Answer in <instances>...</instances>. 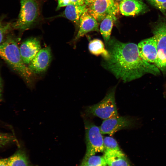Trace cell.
Masks as SVG:
<instances>
[{
	"label": "cell",
	"mask_w": 166,
	"mask_h": 166,
	"mask_svg": "<svg viewBox=\"0 0 166 166\" xmlns=\"http://www.w3.org/2000/svg\"><path fill=\"white\" fill-rule=\"evenodd\" d=\"M20 3L18 17L12 23V28L23 31L30 28L36 21L39 14V6L37 0H21Z\"/></svg>",
	"instance_id": "obj_3"
},
{
	"label": "cell",
	"mask_w": 166,
	"mask_h": 166,
	"mask_svg": "<svg viewBox=\"0 0 166 166\" xmlns=\"http://www.w3.org/2000/svg\"><path fill=\"white\" fill-rule=\"evenodd\" d=\"M109 166H130L124 154L118 156L104 155Z\"/></svg>",
	"instance_id": "obj_19"
},
{
	"label": "cell",
	"mask_w": 166,
	"mask_h": 166,
	"mask_svg": "<svg viewBox=\"0 0 166 166\" xmlns=\"http://www.w3.org/2000/svg\"><path fill=\"white\" fill-rule=\"evenodd\" d=\"M41 49L40 42L36 38H30L23 41L19 50L24 63L29 64Z\"/></svg>",
	"instance_id": "obj_12"
},
{
	"label": "cell",
	"mask_w": 166,
	"mask_h": 166,
	"mask_svg": "<svg viewBox=\"0 0 166 166\" xmlns=\"http://www.w3.org/2000/svg\"><path fill=\"white\" fill-rule=\"evenodd\" d=\"M0 57L29 86H33L35 75L23 61L16 38L8 34L0 45Z\"/></svg>",
	"instance_id": "obj_2"
},
{
	"label": "cell",
	"mask_w": 166,
	"mask_h": 166,
	"mask_svg": "<svg viewBox=\"0 0 166 166\" xmlns=\"http://www.w3.org/2000/svg\"><path fill=\"white\" fill-rule=\"evenodd\" d=\"M99 27V22L89 14L87 8L80 18L79 30L73 42L75 43L80 38L90 32H98Z\"/></svg>",
	"instance_id": "obj_11"
},
{
	"label": "cell",
	"mask_w": 166,
	"mask_h": 166,
	"mask_svg": "<svg viewBox=\"0 0 166 166\" xmlns=\"http://www.w3.org/2000/svg\"><path fill=\"white\" fill-rule=\"evenodd\" d=\"M87 8L89 14L99 23L109 13L119 10L114 0H96Z\"/></svg>",
	"instance_id": "obj_9"
},
{
	"label": "cell",
	"mask_w": 166,
	"mask_h": 166,
	"mask_svg": "<svg viewBox=\"0 0 166 166\" xmlns=\"http://www.w3.org/2000/svg\"><path fill=\"white\" fill-rule=\"evenodd\" d=\"M107 164L104 156L93 155L84 159L80 166H106Z\"/></svg>",
	"instance_id": "obj_20"
},
{
	"label": "cell",
	"mask_w": 166,
	"mask_h": 166,
	"mask_svg": "<svg viewBox=\"0 0 166 166\" xmlns=\"http://www.w3.org/2000/svg\"><path fill=\"white\" fill-rule=\"evenodd\" d=\"M115 4L119 7V4L122 0H114Z\"/></svg>",
	"instance_id": "obj_28"
},
{
	"label": "cell",
	"mask_w": 166,
	"mask_h": 166,
	"mask_svg": "<svg viewBox=\"0 0 166 166\" xmlns=\"http://www.w3.org/2000/svg\"><path fill=\"white\" fill-rule=\"evenodd\" d=\"M87 8L85 4L82 5L69 4L66 6L61 15L79 26L80 18Z\"/></svg>",
	"instance_id": "obj_14"
},
{
	"label": "cell",
	"mask_w": 166,
	"mask_h": 166,
	"mask_svg": "<svg viewBox=\"0 0 166 166\" xmlns=\"http://www.w3.org/2000/svg\"><path fill=\"white\" fill-rule=\"evenodd\" d=\"M12 29V23L4 22L2 19H0V45Z\"/></svg>",
	"instance_id": "obj_21"
},
{
	"label": "cell",
	"mask_w": 166,
	"mask_h": 166,
	"mask_svg": "<svg viewBox=\"0 0 166 166\" xmlns=\"http://www.w3.org/2000/svg\"><path fill=\"white\" fill-rule=\"evenodd\" d=\"M152 33L157 45V57L155 65L163 73L166 72V22L161 21L154 27Z\"/></svg>",
	"instance_id": "obj_7"
},
{
	"label": "cell",
	"mask_w": 166,
	"mask_h": 166,
	"mask_svg": "<svg viewBox=\"0 0 166 166\" xmlns=\"http://www.w3.org/2000/svg\"><path fill=\"white\" fill-rule=\"evenodd\" d=\"M146 9V5L142 0H122L119 6L121 13L126 16L138 15Z\"/></svg>",
	"instance_id": "obj_13"
},
{
	"label": "cell",
	"mask_w": 166,
	"mask_h": 166,
	"mask_svg": "<svg viewBox=\"0 0 166 166\" xmlns=\"http://www.w3.org/2000/svg\"><path fill=\"white\" fill-rule=\"evenodd\" d=\"M82 5L85 4L84 0H58V4L56 10L66 6L69 4Z\"/></svg>",
	"instance_id": "obj_23"
},
{
	"label": "cell",
	"mask_w": 166,
	"mask_h": 166,
	"mask_svg": "<svg viewBox=\"0 0 166 166\" xmlns=\"http://www.w3.org/2000/svg\"><path fill=\"white\" fill-rule=\"evenodd\" d=\"M88 49L91 54L96 56L101 55L103 58H106L109 56L108 51L100 39H94L90 41L89 44Z\"/></svg>",
	"instance_id": "obj_18"
},
{
	"label": "cell",
	"mask_w": 166,
	"mask_h": 166,
	"mask_svg": "<svg viewBox=\"0 0 166 166\" xmlns=\"http://www.w3.org/2000/svg\"><path fill=\"white\" fill-rule=\"evenodd\" d=\"M6 160L8 166H30L26 153L22 149L18 150Z\"/></svg>",
	"instance_id": "obj_16"
},
{
	"label": "cell",
	"mask_w": 166,
	"mask_h": 166,
	"mask_svg": "<svg viewBox=\"0 0 166 166\" xmlns=\"http://www.w3.org/2000/svg\"><path fill=\"white\" fill-rule=\"evenodd\" d=\"M105 45L109 56L103 58V66L117 79L126 82L146 74H160V70L157 66L140 57L137 45L135 43H124L111 38Z\"/></svg>",
	"instance_id": "obj_1"
},
{
	"label": "cell",
	"mask_w": 166,
	"mask_h": 166,
	"mask_svg": "<svg viewBox=\"0 0 166 166\" xmlns=\"http://www.w3.org/2000/svg\"><path fill=\"white\" fill-rule=\"evenodd\" d=\"M85 138L86 146V153L84 159L104 152V138L100 128L92 121H84Z\"/></svg>",
	"instance_id": "obj_5"
},
{
	"label": "cell",
	"mask_w": 166,
	"mask_h": 166,
	"mask_svg": "<svg viewBox=\"0 0 166 166\" xmlns=\"http://www.w3.org/2000/svg\"><path fill=\"white\" fill-rule=\"evenodd\" d=\"M137 46L140 57L146 61L154 65L157 57V42L155 37L153 36L141 41Z\"/></svg>",
	"instance_id": "obj_10"
},
{
	"label": "cell",
	"mask_w": 166,
	"mask_h": 166,
	"mask_svg": "<svg viewBox=\"0 0 166 166\" xmlns=\"http://www.w3.org/2000/svg\"><path fill=\"white\" fill-rule=\"evenodd\" d=\"M141 124L139 119L117 116L104 120L99 128L102 134L111 135L121 130L134 128Z\"/></svg>",
	"instance_id": "obj_6"
},
{
	"label": "cell",
	"mask_w": 166,
	"mask_h": 166,
	"mask_svg": "<svg viewBox=\"0 0 166 166\" xmlns=\"http://www.w3.org/2000/svg\"><path fill=\"white\" fill-rule=\"evenodd\" d=\"M116 87L109 91L98 103L88 106L85 111L87 115L105 120L118 116L115 102Z\"/></svg>",
	"instance_id": "obj_4"
},
{
	"label": "cell",
	"mask_w": 166,
	"mask_h": 166,
	"mask_svg": "<svg viewBox=\"0 0 166 166\" xmlns=\"http://www.w3.org/2000/svg\"><path fill=\"white\" fill-rule=\"evenodd\" d=\"M104 155L117 156L124 155L116 140L110 136L104 138Z\"/></svg>",
	"instance_id": "obj_17"
},
{
	"label": "cell",
	"mask_w": 166,
	"mask_h": 166,
	"mask_svg": "<svg viewBox=\"0 0 166 166\" xmlns=\"http://www.w3.org/2000/svg\"><path fill=\"white\" fill-rule=\"evenodd\" d=\"M16 141V139L12 134L0 132V148Z\"/></svg>",
	"instance_id": "obj_22"
},
{
	"label": "cell",
	"mask_w": 166,
	"mask_h": 166,
	"mask_svg": "<svg viewBox=\"0 0 166 166\" xmlns=\"http://www.w3.org/2000/svg\"><path fill=\"white\" fill-rule=\"evenodd\" d=\"M151 5L166 14V0H146Z\"/></svg>",
	"instance_id": "obj_24"
},
{
	"label": "cell",
	"mask_w": 166,
	"mask_h": 166,
	"mask_svg": "<svg viewBox=\"0 0 166 166\" xmlns=\"http://www.w3.org/2000/svg\"><path fill=\"white\" fill-rule=\"evenodd\" d=\"M2 89V84L1 78L0 74V99L1 97Z\"/></svg>",
	"instance_id": "obj_27"
},
{
	"label": "cell",
	"mask_w": 166,
	"mask_h": 166,
	"mask_svg": "<svg viewBox=\"0 0 166 166\" xmlns=\"http://www.w3.org/2000/svg\"><path fill=\"white\" fill-rule=\"evenodd\" d=\"M85 4L87 6H89L92 4L96 0H84Z\"/></svg>",
	"instance_id": "obj_26"
},
{
	"label": "cell",
	"mask_w": 166,
	"mask_h": 166,
	"mask_svg": "<svg viewBox=\"0 0 166 166\" xmlns=\"http://www.w3.org/2000/svg\"><path fill=\"white\" fill-rule=\"evenodd\" d=\"M117 12L108 14L100 22V31L106 45L110 38V35L114 22L116 20L115 16Z\"/></svg>",
	"instance_id": "obj_15"
},
{
	"label": "cell",
	"mask_w": 166,
	"mask_h": 166,
	"mask_svg": "<svg viewBox=\"0 0 166 166\" xmlns=\"http://www.w3.org/2000/svg\"><path fill=\"white\" fill-rule=\"evenodd\" d=\"M0 166H8L6 158L0 159Z\"/></svg>",
	"instance_id": "obj_25"
},
{
	"label": "cell",
	"mask_w": 166,
	"mask_h": 166,
	"mask_svg": "<svg viewBox=\"0 0 166 166\" xmlns=\"http://www.w3.org/2000/svg\"><path fill=\"white\" fill-rule=\"evenodd\" d=\"M165 93H166V89Z\"/></svg>",
	"instance_id": "obj_30"
},
{
	"label": "cell",
	"mask_w": 166,
	"mask_h": 166,
	"mask_svg": "<svg viewBox=\"0 0 166 166\" xmlns=\"http://www.w3.org/2000/svg\"><path fill=\"white\" fill-rule=\"evenodd\" d=\"M88 166V165H84V166Z\"/></svg>",
	"instance_id": "obj_29"
},
{
	"label": "cell",
	"mask_w": 166,
	"mask_h": 166,
	"mask_svg": "<svg viewBox=\"0 0 166 166\" xmlns=\"http://www.w3.org/2000/svg\"><path fill=\"white\" fill-rule=\"evenodd\" d=\"M51 51L49 46L41 49L28 64V67L34 74L45 72L52 60Z\"/></svg>",
	"instance_id": "obj_8"
}]
</instances>
